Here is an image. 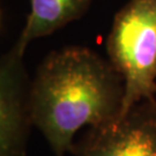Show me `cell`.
Wrapping results in <instances>:
<instances>
[{
  "label": "cell",
  "mask_w": 156,
  "mask_h": 156,
  "mask_svg": "<svg viewBox=\"0 0 156 156\" xmlns=\"http://www.w3.org/2000/svg\"><path fill=\"white\" fill-rule=\"evenodd\" d=\"M125 86L109 60L86 46L50 52L30 81L33 125L56 156L72 153L82 127L116 120L123 109Z\"/></svg>",
  "instance_id": "6da1fadb"
},
{
  "label": "cell",
  "mask_w": 156,
  "mask_h": 156,
  "mask_svg": "<svg viewBox=\"0 0 156 156\" xmlns=\"http://www.w3.org/2000/svg\"><path fill=\"white\" fill-rule=\"evenodd\" d=\"M73 156H156V100L136 103L124 116L90 127Z\"/></svg>",
  "instance_id": "3957f363"
},
{
  "label": "cell",
  "mask_w": 156,
  "mask_h": 156,
  "mask_svg": "<svg viewBox=\"0 0 156 156\" xmlns=\"http://www.w3.org/2000/svg\"><path fill=\"white\" fill-rule=\"evenodd\" d=\"M24 51L14 44L0 60V156H26L33 125Z\"/></svg>",
  "instance_id": "277c9868"
},
{
  "label": "cell",
  "mask_w": 156,
  "mask_h": 156,
  "mask_svg": "<svg viewBox=\"0 0 156 156\" xmlns=\"http://www.w3.org/2000/svg\"><path fill=\"white\" fill-rule=\"evenodd\" d=\"M91 0H30V12L15 44L26 52L30 42L49 36L78 20Z\"/></svg>",
  "instance_id": "5b68a950"
},
{
  "label": "cell",
  "mask_w": 156,
  "mask_h": 156,
  "mask_svg": "<svg viewBox=\"0 0 156 156\" xmlns=\"http://www.w3.org/2000/svg\"><path fill=\"white\" fill-rule=\"evenodd\" d=\"M106 52L125 86L119 117L141 101L156 100V0H128L117 12Z\"/></svg>",
  "instance_id": "7a4b0ae2"
}]
</instances>
